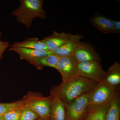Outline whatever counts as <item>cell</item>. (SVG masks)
Returning <instances> with one entry per match:
<instances>
[{
  "instance_id": "obj_8",
  "label": "cell",
  "mask_w": 120,
  "mask_h": 120,
  "mask_svg": "<svg viewBox=\"0 0 120 120\" xmlns=\"http://www.w3.org/2000/svg\"><path fill=\"white\" fill-rule=\"evenodd\" d=\"M72 56L78 63L94 61H101L100 56L94 47L86 42H82L75 50Z\"/></svg>"
},
{
  "instance_id": "obj_25",
  "label": "cell",
  "mask_w": 120,
  "mask_h": 120,
  "mask_svg": "<svg viewBox=\"0 0 120 120\" xmlns=\"http://www.w3.org/2000/svg\"><path fill=\"white\" fill-rule=\"evenodd\" d=\"M46 119H44V118H40L39 119V120H46Z\"/></svg>"
},
{
  "instance_id": "obj_11",
  "label": "cell",
  "mask_w": 120,
  "mask_h": 120,
  "mask_svg": "<svg viewBox=\"0 0 120 120\" xmlns=\"http://www.w3.org/2000/svg\"><path fill=\"white\" fill-rule=\"evenodd\" d=\"M71 34V33H58L54 31L52 35L45 37L41 40L47 49L52 52L67 42Z\"/></svg>"
},
{
  "instance_id": "obj_2",
  "label": "cell",
  "mask_w": 120,
  "mask_h": 120,
  "mask_svg": "<svg viewBox=\"0 0 120 120\" xmlns=\"http://www.w3.org/2000/svg\"><path fill=\"white\" fill-rule=\"evenodd\" d=\"M20 5L11 15L16 17L15 20L26 26L27 29L31 27L32 20L36 18L45 19L46 12L42 8L43 0H20Z\"/></svg>"
},
{
  "instance_id": "obj_13",
  "label": "cell",
  "mask_w": 120,
  "mask_h": 120,
  "mask_svg": "<svg viewBox=\"0 0 120 120\" xmlns=\"http://www.w3.org/2000/svg\"><path fill=\"white\" fill-rule=\"evenodd\" d=\"M104 82L116 92L120 90V64L116 61L109 68Z\"/></svg>"
},
{
  "instance_id": "obj_24",
  "label": "cell",
  "mask_w": 120,
  "mask_h": 120,
  "mask_svg": "<svg viewBox=\"0 0 120 120\" xmlns=\"http://www.w3.org/2000/svg\"><path fill=\"white\" fill-rule=\"evenodd\" d=\"M0 120H4L2 116H0Z\"/></svg>"
},
{
  "instance_id": "obj_27",
  "label": "cell",
  "mask_w": 120,
  "mask_h": 120,
  "mask_svg": "<svg viewBox=\"0 0 120 120\" xmlns=\"http://www.w3.org/2000/svg\"><path fill=\"white\" fill-rule=\"evenodd\" d=\"M39 119H38V120H39Z\"/></svg>"
},
{
  "instance_id": "obj_23",
  "label": "cell",
  "mask_w": 120,
  "mask_h": 120,
  "mask_svg": "<svg viewBox=\"0 0 120 120\" xmlns=\"http://www.w3.org/2000/svg\"><path fill=\"white\" fill-rule=\"evenodd\" d=\"M112 22L116 30V33H120V21L112 20Z\"/></svg>"
},
{
  "instance_id": "obj_9",
  "label": "cell",
  "mask_w": 120,
  "mask_h": 120,
  "mask_svg": "<svg viewBox=\"0 0 120 120\" xmlns=\"http://www.w3.org/2000/svg\"><path fill=\"white\" fill-rule=\"evenodd\" d=\"M10 47L8 50L15 52L19 54L21 60H26L30 64L38 58L53 54L52 52L49 50H37L22 47Z\"/></svg>"
},
{
  "instance_id": "obj_5",
  "label": "cell",
  "mask_w": 120,
  "mask_h": 120,
  "mask_svg": "<svg viewBox=\"0 0 120 120\" xmlns=\"http://www.w3.org/2000/svg\"><path fill=\"white\" fill-rule=\"evenodd\" d=\"M77 69L79 76L98 83L104 81L107 75V72L103 70L101 62L97 61L79 62Z\"/></svg>"
},
{
  "instance_id": "obj_17",
  "label": "cell",
  "mask_w": 120,
  "mask_h": 120,
  "mask_svg": "<svg viewBox=\"0 0 120 120\" xmlns=\"http://www.w3.org/2000/svg\"><path fill=\"white\" fill-rule=\"evenodd\" d=\"M59 56L52 54L44 57L38 58L31 63L38 69L41 70L43 67H52L57 69V64L60 58Z\"/></svg>"
},
{
  "instance_id": "obj_4",
  "label": "cell",
  "mask_w": 120,
  "mask_h": 120,
  "mask_svg": "<svg viewBox=\"0 0 120 120\" xmlns=\"http://www.w3.org/2000/svg\"><path fill=\"white\" fill-rule=\"evenodd\" d=\"M90 92L84 94L65 104L66 120H82L88 109Z\"/></svg>"
},
{
  "instance_id": "obj_14",
  "label": "cell",
  "mask_w": 120,
  "mask_h": 120,
  "mask_svg": "<svg viewBox=\"0 0 120 120\" xmlns=\"http://www.w3.org/2000/svg\"><path fill=\"white\" fill-rule=\"evenodd\" d=\"M51 95L52 99L49 119L50 120H66L64 103L57 96Z\"/></svg>"
},
{
  "instance_id": "obj_3",
  "label": "cell",
  "mask_w": 120,
  "mask_h": 120,
  "mask_svg": "<svg viewBox=\"0 0 120 120\" xmlns=\"http://www.w3.org/2000/svg\"><path fill=\"white\" fill-rule=\"evenodd\" d=\"M52 99L51 95L45 97L40 93L30 92L22 100L25 105L33 109L40 118L47 119L49 117Z\"/></svg>"
},
{
  "instance_id": "obj_7",
  "label": "cell",
  "mask_w": 120,
  "mask_h": 120,
  "mask_svg": "<svg viewBox=\"0 0 120 120\" xmlns=\"http://www.w3.org/2000/svg\"><path fill=\"white\" fill-rule=\"evenodd\" d=\"M77 64L72 56L60 57L57 70L62 76V82L71 81L79 76L77 71Z\"/></svg>"
},
{
  "instance_id": "obj_22",
  "label": "cell",
  "mask_w": 120,
  "mask_h": 120,
  "mask_svg": "<svg viewBox=\"0 0 120 120\" xmlns=\"http://www.w3.org/2000/svg\"><path fill=\"white\" fill-rule=\"evenodd\" d=\"M2 32L0 30V60L3 58V54L8 47H10L8 41H3L1 40Z\"/></svg>"
},
{
  "instance_id": "obj_21",
  "label": "cell",
  "mask_w": 120,
  "mask_h": 120,
  "mask_svg": "<svg viewBox=\"0 0 120 120\" xmlns=\"http://www.w3.org/2000/svg\"><path fill=\"white\" fill-rule=\"evenodd\" d=\"M24 107L8 111L2 115V117L4 120H20Z\"/></svg>"
},
{
  "instance_id": "obj_20",
  "label": "cell",
  "mask_w": 120,
  "mask_h": 120,
  "mask_svg": "<svg viewBox=\"0 0 120 120\" xmlns=\"http://www.w3.org/2000/svg\"><path fill=\"white\" fill-rule=\"evenodd\" d=\"M40 117L30 107L25 106L23 107L20 120H37Z\"/></svg>"
},
{
  "instance_id": "obj_26",
  "label": "cell",
  "mask_w": 120,
  "mask_h": 120,
  "mask_svg": "<svg viewBox=\"0 0 120 120\" xmlns=\"http://www.w3.org/2000/svg\"><path fill=\"white\" fill-rule=\"evenodd\" d=\"M46 120H50L49 119V118H48V119H46Z\"/></svg>"
},
{
  "instance_id": "obj_15",
  "label": "cell",
  "mask_w": 120,
  "mask_h": 120,
  "mask_svg": "<svg viewBox=\"0 0 120 120\" xmlns=\"http://www.w3.org/2000/svg\"><path fill=\"white\" fill-rule=\"evenodd\" d=\"M110 103L100 105L88 106L86 115L82 120H105Z\"/></svg>"
},
{
  "instance_id": "obj_12",
  "label": "cell",
  "mask_w": 120,
  "mask_h": 120,
  "mask_svg": "<svg viewBox=\"0 0 120 120\" xmlns=\"http://www.w3.org/2000/svg\"><path fill=\"white\" fill-rule=\"evenodd\" d=\"M92 26L103 34H114L116 30L112 19L100 14L94 15L90 19Z\"/></svg>"
},
{
  "instance_id": "obj_18",
  "label": "cell",
  "mask_w": 120,
  "mask_h": 120,
  "mask_svg": "<svg viewBox=\"0 0 120 120\" xmlns=\"http://www.w3.org/2000/svg\"><path fill=\"white\" fill-rule=\"evenodd\" d=\"M120 93L117 92L110 102V105L105 116V120H120Z\"/></svg>"
},
{
  "instance_id": "obj_19",
  "label": "cell",
  "mask_w": 120,
  "mask_h": 120,
  "mask_svg": "<svg viewBox=\"0 0 120 120\" xmlns=\"http://www.w3.org/2000/svg\"><path fill=\"white\" fill-rule=\"evenodd\" d=\"M25 106L24 102L22 99L11 103H0V116H2L9 110L22 108Z\"/></svg>"
},
{
  "instance_id": "obj_6",
  "label": "cell",
  "mask_w": 120,
  "mask_h": 120,
  "mask_svg": "<svg viewBox=\"0 0 120 120\" xmlns=\"http://www.w3.org/2000/svg\"><path fill=\"white\" fill-rule=\"evenodd\" d=\"M117 92L104 81L98 83L90 92L88 106L100 105L110 103Z\"/></svg>"
},
{
  "instance_id": "obj_16",
  "label": "cell",
  "mask_w": 120,
  "mask_h": 120,
  "mask_svg": "<svg viewBox=\"0 0 120 120\" xmlns=\"http://www.w3.org/2000/svg\"><path fill=\"white\" fill-rule=\"evenodd\" d=\"M10 47H20L37 50H48L42 40L37 38H29L22 42H15Z\"/></svg>"
},
{
  "instance_id": "obj_10",
  "label": "cell",
  "mask_w": 120,
  "mask_h": 120,
  "mask_svg": "<svg viewBox=\"0 0 120 120\" xmlns=\"http://www.w3.org/2000/svg\"><path fill=\"white\" fill-rule=\"evenodd\" d=\"M82 38L83 36L80 34H71L68 41L52 52V53L59 56H72L75 50L82 43L80 40Z\"/></svg>"
},
{
  "instance_id": "obj_1",
  "label": "cell",
  "mask_w": 120,
  "mask_h": 120,
  "mask_svg": "<svg viewBox=\"0 0 120 120\" xmlns=\"http://www.w3.org/2000/svg\"><path fill=\"white\" fill-rule=\"evenodd\" d=\"M98 83L79 76L71 81L62 82L59 85L54 86L50 90V95L58 97L65 105L80 95L90 92Z\"/></svg>"
}]
</instances>
